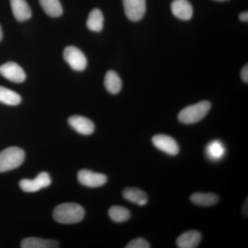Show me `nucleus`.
<instances>
[{"label": "nucleus", "mask_w": 248, "mask_h": 248, "mask_svg": "<svg viewBox=\"0 0 248 248\" xmlns=\"http://www.w3.org/2000/svg\"><path fill=\"white\" fill-rule=\"evenodd\" d=\"M215 1H228V0H215Z\"/></svg>", "instance_id": "cd10ccee"}, {"label": "nucleus", "mask_w": 248, "mask_h": 248, "mask_svg": "<svg viewBox=\"0 0 248 248\" xmlns=\"http://www.w3.org/2000/svg\"><path fill=\"white\" fill-rule=\"evenodd\" d=\"M124 198L131 203L143 206L148 203V197L143 191L136 187H128L123 192Z\"/></svg>", "instance_id": "4468645a"}, {"label": "nucleus", "mask_w": 248, "mask_h": 248, "mask_svg": "<svg viewBox=\"0 0 248 248\" xmlns=\"http://www.w3.org/2000/svg\"><path fill=\"white\" fill-rule=\"evenodd\" d=\"M202 234L197 231H190L183 233L177 238L176 244L179 248H195L200 244Z\"/></svg>", "instance_id": "f8f14e48"}, {"label": "nucleus", "mask_w": 248, "mask_h": 248, "mask_svg": "<svg viewBox=\"0 0 248 248\" xmlns=\"http://www.w3.org/2000/svg\"><path fill=\"white\" fill-rule=\"evenodd\" d=\"M152 141L156 148L166 154L174 156L179 153V145L174 139L169 135L162 134L155 135L152 139Z\"/></svg>", "instance_id": "6e6552de"}, {"label": "nucleus", "mask_w": 248, "mask_h": 248, "mask_svg": "<svg viewBox=\"0 0 248 248\" xmlns=\"http://www.w3.org/2000/svg\"><path fill=\"white\" fill-rule=\"evenodd\" d=\"M63 58L69 66L76 71H82L87 66V60L84 54L73 46L66 47L63 50Z\"/></svg>", "instance_id": "20e7f679"}, {"label": "nucleus", "mask_w": 248, "mask_h": 248, "mask_svg": "<svg viewBox=\"0 0 248 248\" xmlns=\"http://www.w3.org/2000/svg\"><path fill=\"white\" fill-rule=\"evenodd\" d=\"M125 16L133 22L141 20L146 10V0H123Z\"/></svg>", "instance_id": "423d86ee"}, {"label": "nucleus", "mask_w": 248, "mask_h": 248, "mask_svg": "<svg viewBox=\"0 0 248 248\" xmlns=\"http://www.w3.org/2000/svg\"><path fill=\"white\" fill-rule=\"evenodd\" d=\"M172 14L182 20H189L193 15L192 5L187 0H174L171 4Z\"/></svg>", "instance_id": "9b49d317"}, {"label": "nucleus", "mask_w": 248, "mask_h": 248, "mask_svg": "<svg viewBox=\"0 0 248 248\" xmlns=\"http://www.w3.org/2000/svg\"><path fill=\"white\" fill-rule=\"evenodd\" d=\"M68 124L78 133L83 135H90L94 130V125L92 121L82 116H72L68 119Z\"/></svg>", "instance_id": "9d476101"}, {"label": "nucleus", "mask_w": 248, "mask_h": 248, "mask_svg": "<svg viewBox=\"0 0 248 248\" xmlns=\"http://www.w3.org/2000/svg\"><path fill=\"white\" fill-rule=\"evenodd\" d=\"M25 159V153L18 147H9L0 152V172H8L19 167Z\"/></svg>", "instance_id": "7ed1b4c3"}, {"label": "nucleus", "mask_w": 248, "mask_h": 248, "mask_svg": "<svg viewBox=\"0 0 248 248\" xmlns=\"http://www.w3.org/2000/svg\"><path fill=\"white\" fill-rule=\"evenodd\" d=\"M104 86L109 93L115 94L120 93L122 90V81L116 72L109 71L106 74Z\"/></svg>", "instance_id": "f3484780"}, {"label": "nucleus", "mask_w": 248, "mask_h": 248, "mask_svg": "<svg viewBox=\"0 0 248 248\" xmlns=\"http://www.w3.org/2000/svg\"><path fill=\"white\" fill-rule=\"evenodd\" d=\"M126 248H151L149 243L142 238L133 239L126 246Z\"/></svg>", "instance_id": "5701e85b"}, {"label": "nucleus", "mask_w": 248, "mask_h": 248, "mask_svg": "<svg viewBox=\"0 0 248 248\" xmlns=\"http://www.w3.org/2000/svg\"><path fill=\"white\" fill-rule=\"evenodd\" d=\"M0 75L12 82L22 83L25 81V72L22 67L14 62H6L0 66Z\"/></svg>", "instance_id": "0eeeda50"}, {"label": "nucleus", "mask_w": 248, "mask_h": 248, "mask_svg": "<svg viewBox=\"0 0 248 248\" xmlns=\"http://www.w3.org/2000/svg\"><path fill=\"white\" fill-rule=\"evenodd\" d=\"M53 218L57 222L63 224H73L82 221L85 215L84 208L78 203L61 204L55 208Z\"/></svg>", "instance_id": "f257e3e1"}, {"label": "nucleus", "mask_w": 248, "mask_h": 248, "mask_svg": "<svg viewBox=\"0 0 248 248\" xmlns=\"http://www.w3.org/2000/svg\"><path fill=\"white\" fill-rule=\"evenodd\" d=\"M11 9L14 17L19 22L30 19L32 12L26 0H11Z\"/></svg>", "instance_id": "ddd939ff"}, {"label": "nucleus", "mask_w": 248, "mask_h": 248, "mask_svg": "<svg viewBox=\"0 0 248 248\" xmlns=\"http://www.w3.org/2000/svg\"><path fill=\"white\" fill-rule=\"evenodd\" d=\"M40 4L46 14L50 17H60L63 14V9L59 0H40Z\"/></svg>", "instance_id": "aec40b11"}, {"label": "nucleus", "mask_w": 248, "mask_h": 248, "mask_svg": "<svg viewBox=\"0 0 248 248\" xmlns=\"http://www.w3.org/2000/svg\"><path fill=\"white\" fill-rule=\"evenodd\" d=\"M207 157L213 161L221 159L226 153V148L219 140H215L208 143L205 149Z\"/></svg>", "instance_id": "dca6fc26"}, {"label": "nucleus", "mask_w": 248, "mask_h": 248, "mask_svg": "<svg viewBox=\"0 0 248 248\" xmlns=\"http://www.w3.org/2000/svg\"><path fill=\"white\" fill-rule=\"evenodd\" d=\"M22 248H56L59 244L56 241L41 238L30 237L22 240L21 242Z\"/></svg>", "instance_id": "2eb2a0df"}, {"label": "nucleus", "mask_w": 248, "mask_h": 248, "mask_svg": "<svg viewBox=\"0 0 248 248\" xmlns=\"http://www.w3.org/2000/svg\"><path fill=\"white\" fill-rule=\"evenodd\" d=\"M78 179L80 184L89 187H100L107 182V177L105 174L85 169L78 172Z\"/></svg>", "instance_id": "1a4fd4ad"}, {"label": "nucleus", "mask_w": 248, "mask_h": 248, "mask_svg": "<svg viewBox=\"0 0 248 248\" xmlns=\"http://www.w3.org/2000/svg\"><path fill=\"white\" fill-rule=\"evenodd\" d=\"M109 217L116 223H123L130 218V213L128 209L122 206L111 207L108 211Z\"/></svg>", "instance_id": "4be33fe9"}, {"label": "nucleus", "mask_w": 248, "mask_h": 248, "mask_svg": "<svg viewBox=\"0 0 248 248\" xmlns=\"http://www.w3.org/2000/svg\"><path fill=\"white\" fill-rule=\"evenodd\" d=\"M239 19L240 20L242 21V22H248V13L247 11L240 14Z\"/></svg>", "instance_id": "393cba45"}, {"label": "nucleus", "mask_w": 248, "mask_h": 248, "mask_svg": "<svg viewBox=\"0 0 248 248\" xmlns=\"http://www.w3.org/2000/svg\"><path fill=\"white\" fill-rule=\"evenodd\" d=\"M51 184L48 173L41 172L34 179H22L19 182V187L24 192H35L48 187Z\"/></svg>", "instance_id": "39448f33"}, {"label": "nucleus", "mask_w": 248, "mask_h": 248, "mask_svg": "<svg viewBox=\"0 0 248 248\" xmlns=\"http://www.w3.org/2000/svg\"><path fill=\"white\" fill-rule=\"evenodd\" d=\"M241 78L244 82L248 83V66L246 64V66L242 68L241 73Z\"/></svg>", "instance_id": "b1692460"}, {"label": "nucleus", "mask_w": 248, "mask_h": 248, "mask_svg": "<svg viewBox=\"0 0 248 248\" xmlns=\"http://www.w3.org/2000/svg\"><path fill=\"white\" fill-rule=\"evenodd\" d=\"M104 16L100 10L93 9L90 13L86 26L89 30L94 32H100L104 28Z\"/></svg>", "instance_id": "6ab92c4d"}, {"label": "nucleus", "mask_w": 248, "mask_h": 248, "mask_svg": "<svg viewBox=\"0 0 248 248\" xmlns=\"http://www.w3.org/2000/svg\"><path fill=\"white\" fill-rule=\"evenodd\" d=\"M22 102V98L17 93L0 86V102L8 106H17Z\"/></svg>", "instance_id": "412c9836"}, {"label": "nucleus", "mask_w": 248, "mask_h": 248, "mask_svg": "<svg viewBox=\"0 0 248 248\" xmlns=\"http://www.w3.org/2000/svg\"><path fill=\"white\" fill-rule=\"evenodd\" d=\"M2 37H3L2 30H1V26H0V42H1V40H2Z\"/></svg>", "instance_id": "bb28decb"}, {"label": "nucleus", "mask_w": 248, "mask_h": 248, "mask_svg": "<svg viewBox=\"0 0 248 248\" xmlns=\"http://www.w3.org/2000/svg\"><path fill=\"white\" fill-rule=\"evenodd\" d=\"M243 213L244 214V216H248V199L246 200V203H245L244 208H243Z\"/></svg>", "instance_id": "a878e982"}, {"label": "nucleus", "mask_w": 248, "mask_h": 248, "mask_svg": "<svg viewBox=\"0 0 248 248\" xmlns=\"http://www.w3.org/2000/svg\"><path fill=\"white\" fill-rule=\"evenodd\" d=\"M211 108V104L208 101H202L183 109L178 120L185 124H192L200 122L207 115Z\"/></svg>", "instance_id": "f03ea898"}, {"label": "nucleus", "mask_w": 248, "mask_h": 248, "mask_svg": "<svg viewBox=\"0 0 248 248\" xmlns=\"http://www.w3.org/2000/svg\"><path fill=\"white\" fill-rule=\"evenodd\" d=\"M190 200L195 205L208 207L218 203V197L213 193L197 192L191 196Z\"/></svg>", "instance_id": "a211bd4d"}]
</instances>
